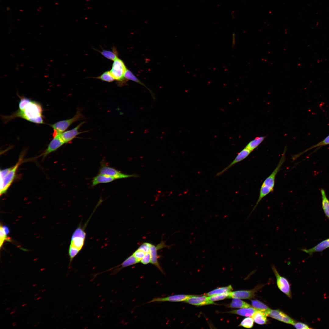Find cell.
<instances>
[{
  "label": "cell",
  "mask_w": 329,
  "mask_h": 329,
  "mask_svg": "<svg viewBox=\"0 0 329 329\" xmlns=\"http://www.w3.org/2000/svg\"><path fill=\"white\" fill-rule=\"evenodd\" d=\"M16 117L23 118L37 124L44 123L42 108L38 102L29 99L21 97L19 104V109L12 115L3 117L5 122Z\"/></svg>",
  "instance_id": "obj_1"
},
{
  "label": "cell",
  "mask_w": 329,
  "mask_h": 329,
  "mask_svg": "<svg viewBox=\"0 0 329 329\" xmlns=\"http://www.w3.org/2000/svg\"><path fill=\"white\" fill-rule=\"evenodd\" d=\"M92 215L83 225L80 224L73 233L68 250L69 265L83 247L86 236V228Z\"/></svg>",
  "instance_id": "obj_2"
},
{
  "label": "cell",
  "mask_w": 329,
  "mask_h": 329,
  "mask_svg": "<svg viewBox=\"0 0 329 329\" xmlns=\"http://www.w3.org/2000/svg\"><path fill=\"white\" fill-rule=\"evenodd\" d=\"M286 151V149L285 148L277 166L271 174L265 179L263 182L260 189L258 199L254 207L251 211V212L252 213L255 210L263 198L273 191L276 175L280 170L282 165L285 160Z\"/></svg>",
  "instance_id": "obj_3"
},
{
  "label": "cell",
  "mask_w": 329,
  "mask_h": 329,
  "mask_svg": "<svg viewBox=\"0 0 329 329\" xmlns=\"http://www.w3.org/2000/svg\"><path fill=\"white\" fill-rule=\"evenodd\" d=\"M23 158L20 157L18 162L12 167L0 170V193H5L14 180L17 169L21 163Z\"/></svg>",
  "instance_id": "obj_4"
},
{
  "label": "cell",
  "mask_w": 329,
  "mask_h": 329,
  "mask_svg": "<svg viewBox=\"0 0 329 329\" xmlns=\"http://www.w3.org/2000/svg\"><path fill=\"white\" fill-rule=\"evenodd\" d=\"M83 115L81 113L80 110H78L76 111L75 115L72 118L59 121L51 125V126L54 130L53 133V137L57 134L61 133L65 131L71 124L76 122L83 119Z\"/></svg>",
  "instance_id": "obj_5"
},
{
  "label": "cell",
  "mask_w": 329,
  "mask_h": 329,
  "mask_svg": "<svg viewBox=\"0 0 329 329\" xmlns=\"http://www.w3.org/2000/svg\"><path fill=\"white\" fill-rule=\"evenodd\" d=\"M113 61L110 72L115 80L122 82L125 80L124 74L127 69L121 59L117 58Z\"/></svg>",
  "instance_id": "obj_6"
},
{
  "label": "cell",
  "mask_w": 329,
  "mask_h": 329,
  "mask_svg": "<svg viewBox=\"0 0 329 329\" xmlns=\"http://www.w3.org/2000/svg\"><path fill=\"white\" fill-rule=\"evenodd\" d=\"M100 174L113 177L116 179L131 177H136V175L124 174L120 171L105 164H102L99 170Z\"/></svg>",
  "instance_id": "obj_7"
},
{
  "label": "cell",
  "mask_w": 329,
  "mask_h": 329,
  "mask_svg": "<svg viewBox=\"0 0 329 329\" xmlns=\"http://www.w3.org/2000/svg\"><path fill=\"white\" fill-rule=\"evenodd\" d=\"M271 268L276 277L277 284L278 288L288 297L291 298V293L290 285L288 280L279 274L274 265L272 264Z\"/></svg>",
  "instance_id": "obj_8"
},
{
  "label": "cell",
  "mask_w": 329,
  "mask_h": 329,
  "mask_svg": "<svg viewBox=\"0 0 329 329\" xmlns=\"http://www.w3.org/2000/svg\"><path fill=\"white\" fill-rule=\"evenodd\" d=\"M164 247H168V246L165 245L163 241H161L156 246L152 244L149 252L150 255V263L156 267L164 274H165V273L158 262L157 251Z\"/></svg>",
  "instance_id": "obj_9"
},
{
  "label": "cell",
  "mask_w": 329,
  "mask_h": 329,
  "mask_svg": "<svg viewBox=\"0 0 329 329\" xmlns=\"http://www.w3.org/2000/svg\"><path fill=\"white\" fill-rule=\"evenodd\" d=\"M140 261L134 256L132 254L126 259H125L121 264L116 266L113 267L101 273H97L95 274L96 276L102 273L105 272L109 271H111L110 275H114L117 274L121 270L124 268L128 266L135 264L139 263Z\"/></svg>",
  "instance_id": "obj_10"
},
{
  "label": "cell",
  "mask_w": 329,
  "mask_h": 329,
  "mask_svg": "<svg viewBox=\"0 0 329 329\" xmlns=\"http://www.w3.org/2000/svg\"><path fill=\"white\" fill-rule=\"evenodd\" d=\"M85 122V121L82 122L73 129L66 131H65L59 134L61 138L65 143L70 142L78 135L84 133L85 131L80 132V128Z\"/></svg>",
  "instance_id": "obj_11"
},
{
  "label": "cell",
  "mask_w": 329,
  "mask_h": 329,
  "mask_svg": "<svg viewBox=\"0 0 329 329\" xmlns=\"http://www.w3.org/2000/svg\"><path fill=\"white\" fill-rule=\"evenodd\" d=\"M267 316L284 323L293 325L295 321L279 310H270Z\"/></svg>",
  "instance_id": "obj_12"
},
{
  "label": "cell",
  "mask_w": 329,
  "mask_h": 329,
  "mask_svg": "<svg viewBox=\"0 0 329 329\" xmlns=\"http://www.w3.org/2000/svg\"><path fill=\"white\" fill-rule=\"evenodd\" d=\"M65 144L61 138L59 134L53 137V139L49 144L47 147L42 154L43 157H46L51 153L55 151Z\"/></svg>",
  "instance_id": "obj_13"
},
{
  "label": "cell",
  "mask_w": 329,
  "mask_h": 329,
  "mask_svg": "<svg viewBox=\"0 0 329 329\" xmlns=\"http://www.w3.org/2000/svg\"><path fill=\"white\" fill-rule=\"evenodd\" d=\"M260 288L257 287L250 290H239L230 292L227 298L250 299L255 295V292Z\"/></svg>",
  "instance_id": "obj_14"
},
{
  "label": "cell",
  "mask_w": 329,
  "mask_h": 329,
  "mask_svg": "<svg viewBox=\"0 0 329 329\" xmlns=\"http://www.w3.org/2000/svg\"><path fill=\"white\" fill-rule=\"evenodd\" d=\"M251 152V151L247 148H244L237 154L232 162L222 170L217 173L216 176H218L222 175L233 165L245 159L249 155Z\"/></svg>",
  "instance_id": "obj_15"
},
{
  "label": "cell",
  "mask_w": 329,
  "mask_h": 329,
  "mask_svg": "<svg viewBox=\"0 0 329 329\" xmlns=\"http://www.w3.org/2000/svg\"><path fill=\"white\" fill-rule=\"evenodd\" d=\"M190 304L196 306H203L215 304L213 301L210 300L206 295L198 296L192 295L184 301Z\"/></svg>",
  "instance_id": "obj_16"
},
{
  "label": "cell",
  "mask_w": 329,
  "mask_h": 329,
  "mask_svg": "<svg viewBox=\"0 0 329 329\" xmlns=\"http://www.w3.org/2000/svg\"><path fill=\"white\" fill-rule=\"evenodd\" d=\"M192 295H171L165 297L155 298L148 303L155 302H162L168 301L171 302H179L184 301Z\"/></svg>",
  "instance_id": "obj_17"
},
{
  "label": "cell",
  "mask_w": 329,
  "mask_h": 329,
  "mask_svg": "<svg viewBox=\"0 0 329 329\" xmlns=\"http://www.w3.org/2000/svg\"><path fill=\"white\" fill-rule=\"evenodd\" d=\"M329 248V238L322 241L313 247L309 249H302L301 250L305 253L312 255L317 252H321Z\"/></svg>",
  "instance_id": "obj_18"
},
{
  "label": "cell",
  "mask_w": 329,
  "mask_h": 329,
  "mask_svg": "<svg viewBox=\"0 0 329 329\" xmlns=\"http://www.w3.org/2000/svg\"><path fill=\"white\" fill-rule=\"evenodd\" d=\"M115 180L116 179L113 177L99 173L93 178L92 185L95 186L99 184L108 183Z\"/></svg>",
  "instance_id": "obj_19"
},
{
  "label": "cell",
  "mask_w": 329,
  "mask_h": 329,
  "mask_svg": "<svg viewBox=\"0 0 329 329\" xmlns=\"http://www.w3.org/2000/svg\"><path fill=\"white\" fill-rule=\"evenodd\" d=\"M257 310L256 309L251 307L242 308L239 310H233L228 313L245 317H251Z\"/></svg>",
  "instance_id": "obj_20"
},
{
  "label": "cell",
  "mask_w": 329,
  "mask_h": 329,
  "mask_svg": "<svg viewBox=\"0 0 329 329\" xmlns=\"http://www.w3.org/2000/svg\"><path fill=\"white\" fill-rule=\"evenodd\" d=\"M267 316L264 312L257 310L252 317L255 323L259 324L262 325L266 324L267 323Z\"/></svg>",
  "instance_id": "obj_21"
},
{
  "label": "cell",
  "mask_w": 329,
  "mask_h": 329,
  "mask_svg": "<svg viewBox=\"0 0 329 329\" xmlns=\"http://www.w3.org/2000/svg\"><path fill=\"white\" fill-rule=\"evenodd\" d=\"M322 198V207L326 217L329 220V200L328 199L324 190H320Z\"/></svg>",
  "instance_id": "obj_22"
},
{
  "label": "cell",
  "mask_w": 329,
  "mask_h": 329,
  "mask_svg": "<svg viewBox=\"0 0 329 329\" xmlns=\"http://www.w3.org/2000/svg\"><path fill=\"white\" fill-rule=\"evenodd\" d=\"M227 307L231 308H245L251 307V306L248 303L239 299L233 298L232 302L226 305Z\"/></svg>",
  "instance_id": "obj_23"
},
{
  "label": "cell",
  "mask_w": 329,
  "mask_h": 329,
  "mask_svg": "<svg viewBox=\"0 0 329 329\" xmlns=\"http://www.w3.org/2000/svg\"><path fill=\"white\" fill-rule=\"evenodd\" d=\"M265 137L261 136L257 137L254 139L250 141L246 145L245 147L247 148L251 152L256 148L264 141Z\"/></svg>",
  "instance_id": "obj_24"
},
{
  "label": "cell",
  "mask_w": 329,
  "mask_h": 329,
  "mask_svg": "<svg viewBox=\"0 0 329 329\" xmlns=\"http://www.w3.org/2000/svg\"><path fill=\"white\" fill-rule=\"evenodd\" d=\"M252 306L258 310L264 312L267 315L268 311L271 309L266 305L257 300H253L251 301Z\"/></svg>",
  "instance_id": "obj_25"
},
{
  "label": "cell",
  "mask_w": 329,
  "mask_h": 329,
  "mask_svg": "<svg viewBox=\"0 0 329 329\" xmlns=\"http://www.w3.org/2000/svg\"><path fill=\"white\" fill-rule=\"evenodd\" d=\"M233 290L232 286L229 285L227 286L219 288L211 291L206 294L207 296H210L215 295L221 294L230 292Z\"/></svg>",
  "instance_id": "obj_26"
},
{
  "label": "cell",
  "mask_w": 329,
  "mask_h": 329,
  "mask_svg": "<svg viewBox=\"0 0 329 329\" xmlns=\"http://www.w3.org/2000/svg\"><path fill=\"white\" fill-rule=\"evenodd\" d=\"M101 53L105 58L114 61L118 58L117 50L115 48H113L112 51L103 50Z\"/></svg>",
  "instance_id": "obj_27"
},
{
  "label": "cell",
  "mask_w": 329,
  "mask_h": 329,
  "mask_svg": "<svg viewBox=\"0 0 329 329\" xmlns=\"http://www.w3.org/2000/svg\"><path fill=\"white\" fill-rule=\"evenodd\" d=\"M96 78L108 82H112L115 80L110 71L104 72L100 76L97 77Z\"/></svg>",
  "instance_id": "obj_28"
},
{
  "label": "cell",
  "mask_w": 329,
  "mask_h": 329,
  "mask_svg": "<svg viewBox=\"0 0 329 329\" xmlns=\"http://www.w3.org/2000/svg\"><path fill=\"white\" fill-rule=\"evenodd\" d=\"M124 78L125 79L135 82L144 86L145 87H146L140 81L130 70L127 69L125 73Z\"/></svg>",
  "instance_id": "obj_29"
},
{
  "label": "cell",
  "mask_w": 329,
  "mask_h": 329,
  "mask_svg": "<svg viewBox=\"0 0 329 329\" xmlns=\"http://www.w3.org/2000/svg\"><path fill=\"white\" fill-rule=\"evenodd\" d=\"M254 320L250 317L245 318L241 322L239 326L246 328H251L253 326Z\"/></svg>",
  "instance_id": "obj_30"
},
{
  "label": "cell",
  "mask_w": 329,
  "mask_h": 329,
  "mask_svg": "<svg viewBox=\"0 0 329 329\" xmlns=\"http://www.w3.org/2000/svg\"><path fill=\"white\" fill-rule=\"evenodd\" d=\"M0 247L1 248L5 241H10V238L8 237L7 234L4 231L1 225L0 226Z\"/></svg>",
  "instance_id": "obj_31"
},
{
  "label": "cell",
  "mask_w": 329,
  "mask_h": 329,
  "mask_svg": "<svg viewBox=\"0 0 329 329\" xmlns=\"http://www.w3.org/2000/svg\"><path fill=\"white\" fill-rule=\"evenodd\" d=\"M229 292L209 296L208 298L210 300L212 301L223 300L227 298Z\"/></svg>",
  "instance_id": "obj_32"
},
{
  "label": "cell",
  "mask_w": 329,
  "mask_h": 329,
  "mask_svg": "<svg viewBox=\"0 0 329 329\" xmlns=\"http://www.w3.org/2000/svg\"><path fill=\"white\" fill-rule=\"evenodd\" d=\"M329 144V135L327 136L323 140L321 141L320 142L317 144L311 147L310 148L306 150L305 151H304L303 152H302L301 154H299L298 155H296L295 156L296 157H298V156L300 154H301L305 152L308 151V150L313 149L314 148L317 147L319 146H322L325 145H327Z\"/></svg>",
  "instance_id": "obj_33"
},
{
  "label": "cell",
  "mask_w": 329,
  "mask_h": 329,
  "mask_svg": "<svg viewBox=\"0 0 329 329\" xmlns=\"http://www.w3.org/2000/svg\"><path fill=\"white\" fill-rule=\"evenodd\" d=\"M152 244L148 242H144L142 243L138 248V249L141 250L145 253L150 252Z\"/></svg>",
  "instance_id": "obj_34"
},
{
  "label": "cell",
  "mask_w": 329,
  "mask_h": 329,
  "mask_svg": "<svg viewBox=\"0 0 329 329\" xmlns=\"http://www.w3.org/2000/svg\"><path fill=\"white\" fill-rule=\"evenodd\" d=\"M145 253L137 249L133 254L134 256L140 262L144 256Z\"/></svg>",
  "instance_id": "obj_35"
},
{
  "label": "cell",
  "mask_w": 329,
  "mask_h": 329,
  "mask_svg": "<svg viewBox=\"0 0 329 329\" xmlns=\"http://www.w3.org/2000/svg\"><path fill=\"white\" fill-rule=\"evenodd\" d=\"M150 252L146 253L140 262L143 264H147L150 263Z\"/></svg>",
  "instance_id": "obj_36"
},
{
  "label": "cell",
  "mask_w": 329,
  "mask_h": 329,
  "mask_svg": "<svg viewBox=\"0 0 329 329\" xmlns=\"http://www.w3.org/2000/svg\"><path fill=\"white\" fill-rule=\"evenodd\" d=\"M294 327L296 329H311L307 324L303 323L298 322H295L293 325Z\"/></svg>",
  "instance_id": "obj_37"
}]
</instances>
